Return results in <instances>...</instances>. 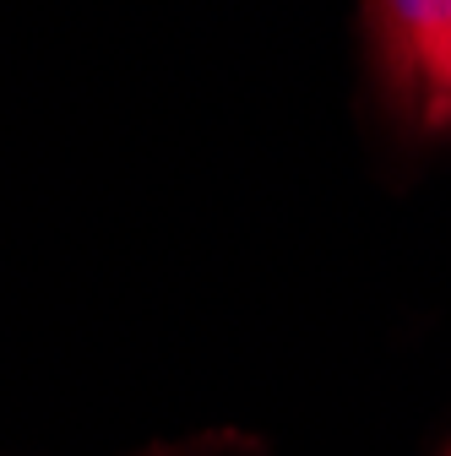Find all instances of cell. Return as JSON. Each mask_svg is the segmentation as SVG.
Listing matches in <instances>:
<instances>
[{
	"mask_svg": "<svg viewBox=\"0 0 451 456\" xmlns=\"http://www.w3.org/2000/svg\"><path fill=\"white\" fill-rule=\"evenodd\" d=\"M398 87L424 98V120H446L451 114V0H430L424 6L408 71Z\"/></svg>",
	"mask_w": 451,
	"mask_h": 456,
	"instance_id": "cell-1",
	"label": "cell"
},
{
	"mask_svg": "<svg viewBox=\"0 0 451 456\" xmlns=\"http://www.w3.org/2000/svg\"><path fill=\"white\" fill-rule=\"evenodd\" d=\"M430 0H365V17H370V38L381 49V66L391 82H403L408 71V54H414V33L424 17Z\"/></svg>",
	"mask_w": 451,
	"mask_h": 456,
	"instance_id": "cell-2",
	"label": "cell"
}]
</instances>
